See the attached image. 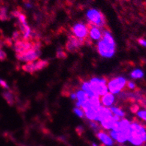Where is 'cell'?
<instances>
[{"mask_svg": "<svg viewBox=\"0 0 146 146\" xmlns=\"http://www.w3.org/2000/svg\"><path fill=\"white\" fill-rule=\"evenodd\" d=\"M13 40H14L15 42L18 41H20V40H23V34L21 33V31H15L13 34V37H12Z\"/></svg>", "mask_w": 146, "mask_h": 146, "instance_id": "cell-17", "label": "cell"}, {"mask_svg": "<svg viewBox=\"0 0 146 146\" xmlns=\"http://www.w3.org/2000/svg\"><path fill=\"white\" fill-rule=\"evenodd\" d=\"M34 66H35V71H41L44 69L46 67L48 66L49 62L47 60H41V59H38L36 61L33 62Z\"/></svg>", "mask_w": 146, "mask_h": 146, "instance_id": "cell-13", "label": "cell"}, {"mask_svg": "<svg viewBox=\"0 0 146 146\" xmlns=\"http://www.w3.org/2000/svg\"><path fill=\"white\" fill-rule=\"evenodd\" d=\"M88 29L90 37L94 40H100L102 37V33L100 28L94 23L89 22L88 24Z\"/></svg>", "mask_w": 146, "mask_h": 146, "instance_id": "cell-8", "label": "cell"}, {"mask_svg": "<svg viewBox=\"0 0 146 146\" xmlns=\"http://www.w3.org/2000/svg\"><path fill=\"white\" fill-rule=\"evenodd\" d=\"M98 137L105 145L107 146H112L113 145V141L107 133L105 132H98Z\"/></svg>", "mask_w": 146, "mask_h": 146, "instance_id": "cell-11", "label": "cell"}, {"mask_svg": "<svg viewBox=\"0 0 146 146\" xmlns=\"http://www.w3.org/2000/svg\"><path fill=\"white\" fill-rule=\"evenodd\" d=\"M72 31L76 37L78 38L85 39L88 35V29L87 26H85L83 23H77L73 27Z\"/></svg>", "mask_w": 146, "mask_h": 146, "instance_id": "cell-7", "label": "cell"}, {"mask_svg": "<svg viewBox=\"0 0 146 146\" xmlns=\"http://www.w3.org/2000/svg\"><path fill=\"white\" fill-rule=\"evenodd\" d=\"M87 17L90 22L94 23L99 28L106 26V19L102 13L96 9H90L87 12Z\"/></svg>", "mask_w": 146, "mask_h": 146, "instance_id": "cell-4", "label": "cell"}, {"mask_svg": "<svg viewBox=\"0 0 146 146\" xmlns=\"http://www.w3.org/2000/svg\"><path fill=\"white\" fill-rule=\"evenodd\" d=\"M56 56L58 59H66L68 55H67V54L63 50H62V49H59V50H57V52H56Z\"/></svg>", "mask_w": 146, "mask_h": 146, "instance_id": "cell-19", "label": "cell"}, {"mask_svg": "<svg viewBox=\"0 0 146 146\" xmlns=\"http://www.w3.org/2000/svg\"><path fill=\"white\" fill-rule=\"evenodd\" d=\"M112 115H113L112 112H111V111L110 110V109L107 108V107H105L100 106L99 107V109H98V116H97V118L96 119H95V121H101L104 119Z\"/></svg>", "mask_w": 146, "mask_h": 146, "instance_id": "cell-9", "label": "cell"}, {"mask_svg": "<svg viewBox=\"0 0 146 146\" xmlns=\"http://www.w3.org/2000/svg\"><path fill=\"white\" fill-rule=\"evenodd\" d=\"M22 68H23V71H25L26 72L30 73V74H33V72H35L33 62H27V64L22 66Z\"/></svg>", "mask_w": 146, "mask_h": 146, "instance_id": "cell-15", "label": "cell"}, {"mask_svg": "<svg viewBox=\"0 0 146 146\" xmlns=\"http://www.w3.org/2000/svg\"><path fill=\"white\" fill-rule=\"evenodd\" d=\"M128 88L130 89H133L134 88H135V84L133 83V82H129L128 83V85H127Z\"/></svg>", "mask_w": 146, "mask_h": 146, "instance_id": "cell-25", "label": "cell"}, {"mask_svg": "<svg viewBox=\"0 0 146 146\" xmlns=\"http://www.w3.org/2000/svg\"><path fill=\"white\" fill-rule=\"evenodd\" d=\"M126 79L123 77L113 78L108 83V88L111 93H119L126 85Z\"/></svg>", "mask_w": 146, "mask_h": 146, "instance_id": "cell-5", "label": "cell"}, {"mask_svg": "<svg viewBox=\"0 0 146 146\" xmlns=\"http://www.w3.org/2000/svg\"><path fill=\"white\" fill-rule=\"evenodd\" d=\"M132 144L140 145L146 141V131L143 127L138 123H133L130 125V133L128 138Z\"/></svg>", "mask_w": 146, "mask_h": 146, "instance_id": "cell-1", "label": "cell"}, {"mask_svg": "<svg viewBox=\"0 0 146 146\" xmlns=\"http://www.w3.org/2000/svg\"><path fill=\"white\" fill-rule=\"evenodd\" d=\"M131 76L133 78H141L143 76V72L140 69L134 70L131 73Z\"/></svg>", "mask_w": 146, "mask_h": 146, "instance_id": "cell-18", "label": "cell"}, {"mask_svg": "<svg viewBox=\"0 0 146 146\" xmlns=\"http://www.w3.org/2000/svg\"><path fill=\"white\" fill-rule=\"evenodd\" d=\"M76 131H77V133L79 134V135H80V134L83 133V129L82 128V126H78V127L76 129Z\"/></svg>", "mask_w": 146, "mask_h": 146, "instance_id": "cell-26", "label": "cell"}, {"mask_svg": "<svg viewBox=\"0 0 146 146\" xmlns=\"http://www.w3.org/2000/svg\"><path fill=\"white\" fill-rule=\"evenodd\" d=\"M110 110L111 111V112L114 113V115H117L119 117H123L125 114L124 112H123L122 110H121L120 109L117 108V107H111V108L110 109Z\"/></svg>", "mask_w": 146, "mask_h": 146, "instance_id": "cell-20", "label": "cell"}, {"mask_svg": "<svg viewBox=\"0 0 146 146\" xmlns=\"http://www.w3.org/2000/svg\"><path fill=\"white\" fill-rule=\"evenodd\" d=\"M98 52L104 57H111L115 52V43H110L102 38L98 43Z\"/></svg>", "mask_w": 146, "mask_h": 146, "instance_id": "cell-3", "label": "cell"}, {"mask_svg": "<svg viewBox=\"0 0 146 146\" xmlns=\"http://www.w3.org/2000/svg\"><path fill=\"white\" fill-rule=\"evenodd\" d=\"M7 54L4 52L3 50H1L0 49V60L1 61H4L7 59Z\"/></svg>", "mask_w": 146, "mask_h": 146, "instance_id": "cell-22", "label": "cell"}, {"mask_svg": "<svg viewBox=\"0 0 146 146\" xmlns=\"http://www.w3.org/2000/svg\"><path fill=\"white\" fill-rule=\"evenodd\" d=\"M33 47V42L26 40L16 42L14 44V50L16 51V54L25 52L31 50Z\"/></svg>", "mask_w": 146, "mask_h": 146, "instance_id": "cell-6", "label": "cell"}, {"mask_svg": "<svg viewBox=\"0 0 146 146\" xmlns=\"http://www.w3.org/2000/svg\"><path fill=\"white\" fill-rule=\"evenodd\" d=\"M0 86H1V88H9V86L7 85V82H5L4 80L1 79H0Z\"/></svg>", "mask_w": 146, "mask_h": 146, "instance_id": "cell-24", "label": "cell"}, {"mask_svg": "<svg viewBox=\"0 0 146 146\" xmlns=\"http://www.w3.org/2000/svg\"><path fill=\"white\" fill-rule=\"evenodd\" d=\"M131 111H133V112H136V111H138V106H137V105H133V107H131Z\"/></svg>", "mask_w": 146, "mask_h": 146, "instance_id": "cell-27", "label": "cell"}, {"mask_svg": "<svg viewBox=\"0 0 146 146\" xmlns=\"http://www.w3.org/2000/svg\"><path fill=\"white\" fill-rule=\"evenodd\" d=\"M66 50H67V51L69 52H71V53H76L78 51V50H79V49L77 48V47H76L75 46L73 45L72 44H71L69 42L67 41V42L66 44Z\"/></svg>", "mask_w": 146, "mask_h": 146, "instance_id": "cell-16", "label": "cell"}, {"mask_svg": "<svg viewBox=\"0 0 146 146\" xmlns=\"http://www.w3.org/2000/svg\"><path fill=\"white\" fill-rule=\"evenodd\" d=\"M76 98L78 99V102L76 103V106L78 108H80L81 105H83V103L87 102L88 100L90 98V95L88 93H86L85 91H83V90H80L78 93H76Z\"/></svg>", "mask_w": 146, "mask_h": 146, "instance_id": "cell-10", "label": "cell"}, {"mask_svg": "<svg viewBox=\"0 0 146 146\" xmlns=\"http://www.w3.org/2000/svg\"><path fill=\"white\" fill-rule=\"evenodd\" d=\"M74 111L75 112V114H76L78 117H80V118H83V116H84V114H83V111L80 110V108H78V107H76V108L74 109Z\"/></svg>", "mask_w": 146, "mask_h": 146, "instance_id": "cell-21", "label": "cell"}, {"mask_svg": "<svg viewBox=\"0 0 146 146\" xmlns=\"http://www.w3.org/2000/svg\"><path fill=\"white\" fill-rule=\"evenodd\" d=\"M93 146H97V145H96V144L93 143Z\"/></svg>", "mask_w": 146, "mask_h": 146, "instance_id": "cell-29", "label": "cell"}, {"mask_svg": "<svg viewBox=\"0 0 146 146\" xmlns=\"http://www.w3.org/2000/svg\"><path fill=\"white\" fill-rule=\"evenodd\" d=\"M90 90L92 93L95 95H105L108 93V88L107 87L106 80L103 78H94L90 80L89 83Z\"/></svg>", "mask_w": 146, "mask_h": 146, "instance_id": "cell-2", "label": "cell"}, {"mask_svg": "<svg viewBox=\"0 0 146 146\" xmlns=\"http://www.w3.org/2000/svg\"><path fill=\"white\" fill-rule=\"evenodd\" d=\"M138 42H139L140 44H142V45H143L144 47H146V41H145V40H144L143 39H140V40H138Z\"/></svg>", "mask_w": 146, "mask_h": 146, "instance_id": "cell-28", "label": "cell"}, {"mask_svg": "<svg viewBox=\"0 0 146 146\" xmlns=\"http://www.w3.org/2000/svg\"><path fill=\"white\" fill-rule=\"evenodd\" d=\"M102 104L105 106H110L113 104L114 101V95H112V93H107L105 94V95H103L102 98Z\"/></svg>", "mask_w": 146, "mask_h": 146, "instance_id": "cell-12", "label": "cell"}, {"mask_svg": "<svg viewBox=\"0 0 146 146\" xmlns=\"http://www.w3.org/2000/svg\"><path fill=\"white\" fill-rule=\"evenodd\" d=\"M138 115L143 120L146 121V111H141L138 113Z\"/></svg>", "mask_w": 146, "mask_h": 146, "instance_id": "cell-23", "label": "cell"}, {"mask_svg": "<svg viewBox=\"0 0 146 146\" xmlns=\"http://www.w3.org/2000/svg\"><path fill=\"white\" fill-rule=\"evenodd\" d=\"M2 96L4 99L7 101V103L10 105L12 106L14 104V98H13V95L11 92L10 91H5L2 93Z\"/></svg>", "mask_w": 146, "mask_h": 146, "instance_id": "cell-14", "label": "cell"}]
</instances>
